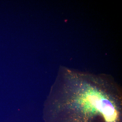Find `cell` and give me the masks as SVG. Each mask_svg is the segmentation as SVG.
<instances>
[{"mask_svg":"<svg viewBox=\"0 0 122 122\" xmlns=\"http://www.w3.org/2000/svg\"><path fill=\"white\" fill-rule=\"evenodd\" d=\"M56 111L72 122H119L122 92L114 81L71 74L61 83Z\"/></svg>","mask_w":122,"mask_h":122,"instance_id":"6da1fadb","label":"cell"}]
</instances>
